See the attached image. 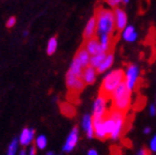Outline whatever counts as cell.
<instances>
[{"label": "cell", "instance_id": "cell-9", "mask_svg": "<svg viewBox=\"0 0 156 155\" xmlns=\"http://www.w3.org/2000/svg\"><path fill=\"white\" fill-rule=\"evenodd\" d=\"M115 20V30L123 31L127 26V15L122 8H116L113 11Z\"/></svg>", "mask_w": 156, "mask_h": 155}, {"label": "cell", "instance_id": "cell-7", "mask_svg": "<svg viewBox=\"0 0 156 155\" xmlns=\"http://www.w3.org/2000/svg\"><path fill=\"white\" fill-rule=\"evenodd\" d=\"M105 116H100V115H92V122H93V130H94V136H96L99 140L104 141L108 139V134L105 131L104 126V120Z\"/></svg>", "mask_w": 156, "mask_h": 155}, {"label": "cell", "instance_id": "cell-14", "mask_svg": "<svg viewBox=\"0 0 156 155\" xmlns=\"http://www.w3.org/2000/svg\"><path fill=\"white\" fill-rule=\"evenodd\" d=\"M34 133L36 132H34L33 128H23L22 132H21L20 136H19V143L23 146H27L29 144H31L33 139H34Z\"/></svg>", "mask_w": 156, "mask_h": 155}, {"label": "cell", "instance_id": "cell-1", "mask_svg": "<svg viewBox=\"0 0 156 155\" xmlns=\"http://www.w3.org/2000/svg\"><path fill=\"white\" fill-rule=\"evenodd\" d=\"M95 18H96V34H111L115 31V20L114 13L111 10H108L102 7L96 8L95 10Z\"/></svg>", "mask_w": 156, "mask_h": 155}, {"label": "cell", "instance_id": "cell-22", "mask_svg": "<svg viewBox=\"0 0 156 155\" xmlns=\"http://www.w3.org/2000/svg\"><path fill=\"white\" fill-rule=\"evenodd\" d=\"M57 49H58V38L57 37H52V38L49 39L48 45H47V53L49 56H52L57 51Z\"/></svg>", "mask_w": 156, "mask_h": 155}, {"label": "cell", "instance_id": "cell-10", "mask_svg": "<svg viewBox=\"0 0 156 155\" xmlns=\"http://www.w3.org/2000/svg\"><path fill=\"white\" fill-rule=\"evenodd\" d=\"M78 141H79V128H76V126H74V128L71 130V132H70V134L68 135V137H66V143L63 145V151L66 153L72 152L73 149H74L75 146H76V144H78Z\"/></svg>", "mask_w": 156, "mask_h": 155}, {"label": "cell", "instance_id": "cell-29", "mask_svg": "<svg viewBox=\"0 0 156 155\" xmlns=\"http://www.w3.org/2000/svg\"><path fill=\"white\" fill-rule=\"evenodd\" d=\"M37 154V146L32 145L29 150V152L27 153V155H36Z\"/></svg>", "mask_w": 156, "mask_h": 155}, {"label": "cell", "instance_id": "cell-6", "mask_svg": "<svg viewBox=\"0 0 156 155\" xmlns=\"http://www.w3.org/2000/svg\"><path fill=\"white\" fill-rule=\"evenodd\" d=\"M140 79V68L136 64H129L125 71L124 75V83L126 88L132 92L136 88V84Z\"/></svg>", "mask_w": 156, "mask_h": 155}, {"label": "cell", "instance_id": "cell-11", "mask_svg": "<svg viewBox=\"0 0 156 155\" xmlns=\"http://www.w3.org/2000/svg\"><path fill=\"white\" fill-rule=\"evenodd\" d=\"M83 47L84 49L89 52L91 57L92 56H95V54L100 53V52H102V48H101V45H100V41L98 38H92L90 40H87V41H84L83 43Z\"/></svg>", "mask_w": 156, "mask_h": 155}, {"label": "cell", "instance_id": "cell-37", "mask_svg": "<svg viewBox=\"0 0 156 155\" xmlns=\"http://www.w3.org/2000/svg\"><path fill=\"white\" fill-rule=\"evenodd\" d=\"M23 36H24V37H27V36H28V32H27V31H24V32H23Z\"/></svg>", "mask_w": 156, "mask_h": 155}, {"label": "cell", "instance_id": "cell-28", "mask_svg": "<svg viewBox=\"0 0 156 155\" xmlns=\"http://www.w3.org/2000/svg\"><path fill=\"white\" fill-rule=\"evenodd\" d=\"M150 149L152 152H156V135L152 139V141H151L150 143Z\"/></svg>", "mask_w": 156, "mask_h": 155}, {"label": "cell", "instance_id": "cell-18", "mask_svg": "<svg viewBox=\"0 0 156 155\" xmlns=\"http://www.w3.org/2000/svg\"><path fill=\"white\" fill-rule=\"evenodd\" d=\"M113 62H114V54H113V52L111 51V52H108V53L106 54V57L103 60V62L101 63V66L96 69V72H98V73H104L105 71H108V69L111 68Z\"/></svg>", "mask_w": 156, "mask_h": 155}, {"label": "cell", "instance_id": "cell-12", "mask_svg": "<svg viewBox=\"0 0 156 155\" xmlns=\"http://www.w3.org/2000/svg\"><path fill=\"white\" fill-rule=\"evenodd\" d=\"M95 34H96V18H95V16H93V17H91V18L89 19L87 26L84 28V31H83L84 41L94 38Z\"/></svg>", "mask_w": 156, "mask_h": 155}, {"label": "cell", "instance_id": "cell-4", "mask_svg": "<svg viewBox=\"0 0 156 155\" xmlns=\"http://www.w3.org/2000/svg\"><path fill=\"white\" fill-rule=\"evenodd\" d=\"M108 114L114 121V130H113L110 137L115 141L121 136L122 132H123L124 125H125V113L116 110H111V112Z\"/></svg>", "mask_w": 156, "mask_h": 155}, {"label": "cell", "instance_id": "cell-24", "mask_svg": "<svg viewBox=\"0 0 156 155\" xmlns=\"http://www.w3.org/2000/svg\"><path fill=\"white\" fill-rule=\"evenodd\" d=\"M18 143H19V140H17V139H13L11 141V143L8 145L7 155H16L17 150H18Z\"/></svg>", "mask_w": 156, "mask_h": 155}, {"label": "cell", "instance_id": "cell-21", "mask_svg": "<svg viewBox=\"0 0 156 155\" xmlns=\"http://www.w3.org/2000/svg\"><path fill=\"white\" fill-rule=\"evenodd\" d=\"M108 53L104 52V51H102V52H100V53L95 54V56H92L90 59V66L93 67L94 69H98L100 66H101V63L103 62V60L105 59V57H106V54Z\"/></svg>", "mask_w": 156, "mask_h": 155}, {"label": "cell", "instance_id": "cell-3", "mask_svg": "<svg viewBox=\"0 0 156 155\" xmlns=\"http://www.w3.org/2000/svg\"><path fill=\"white\" fill-rule=\"evenodd\" d=\"M131 94L132 92L126 88L124 81L112 93V110H116L126 113L131 106Z\"/></svg>", "mask_w": 156, "mask_h": 155}, {"label": "cell", "instance_id": "cell-16", "mask_svg": "<svg viewBox=\"0 0 156 155\" xmlns=\"http://www.w3.org/2000/svg\"><path fill=\"white\" fill-rule=\"evenodd\" d=\"M76 59L80 61V63L82 64V67H83V69H85L87 67L90 66V59H91V56L89 54V52H87L85 49H84V47L82 45L81 48L79 49L78 52L75 53L74 56Z\"/></svg>", "mask_w": 156, "mask_h": 155}, {"label": "cell", "instance_id": "cell-20", "mask_svg": "<svg viewBox=\"0 0 156 155\" xmlns=\"http://www.w3.org/2000/svg\"><path fill=\"white\" fill-rule=\"evenodd\" d=\"M69 71L71 72V73H73L74 75H76V77H80L82 78V73H83V67H82V64L80 63V61H79L76 58H73L72 62H71V64H70V68H69Z\"/></svg>", "mask_w": 156, "mask_h": 155}, {"label": "cell", "instance_id": "cell-35", "mask_svg": "<svg viewBox=\"0 0 156 155\" xmlns=\"http://www.w3.org/2000/svg\"><path fill=\"white\" fill-rule=\"evenodd\" d=\"M47 155H54V154H53V152H48L47 153Z\"/></svg>", "mask_w": 156, "mask_h": 155}, {"label": "cell", "instance_id": "cell-15", "mask_svg": "<svg viewBox=\"0 0 156 155\" xmlns=\"http://www.w3.org/2000/svg\"><path fill=\"white\" fill-rule=\"evenodd\" d=\"M82 128H83L85 134L89 139L94 137V130H93V122H92V116L90 114H85L82 119Z\"/></svg>", "mask_w": 156, "mask_h": 155}, {"label": "cell", "instance_id": "cell-32", "mask_svg": "<svg viewBox=\"0 0 156 155\" xmlns=\"http://www.w3.org/2000/svg\"><path fill=\"white\" fill-rule=\"evenodd\" d=\"M137 155H148V152H147L146 149H142L140 152H138Z\"/></svg>", "mask_w": 156, "mask_h": 155}, {"label": "cell", "instance_id": "cell-2", "mask_svg": "<svg viewBox=\"0 0 156 155\" xmlns=\"http://www.w3.org/2000/svg\"><path fill=\"white\" fill-rule=\"evenodd\" d=\"M124 75H125V72L122 69H116V70H112V71L108 72L102 81L99 94L108 99L111 98L112 93L114 92L117 87L124 81Z\"/></svg>", "mask_w": 156, "mask_h": 155}, {"label": "cell", "instance_id": "cell-19", "mask_svg": "<svg viewBox=\"0 0 156 155\" xmlns=\"http://www.w3.org/2000/svg\"><path fill=\"white\" fill-rule=\"evenodd\" d=\"M100 45H101V48L104 52H111L112 51V45H113V42H112V36L111 34H102L100 36L99 38Z\"/></svg>", "mask_w": 156, "mask_h": 155}, {"label": "cell", "instance_id": "cell-36", "mask_svg": "<svg viewBox=\"0 0 156 155\" xmlns=\"http://www.w3.org/2000/svg\"><path fill=\"white\" fill-rule=\"evenodd\" d=\"M122 1H123V3H127L129 1V0H122Z\"/></svg>", "mask_w": 156, "mask_h": 155}, {"label": "cell", "instance_id": "cell-26", "mask_svg": "<svg viewBox=\"0 0 156 155\" xmlns=\"http://www.w3.org/2000/svg\"><path fill=\"white\" fill-rule=\"evenodd\" d=\"M105 1H106V3H108V5L111 7V8H113V9L120 8L121 3L123 2L122 0H105Z\"/></svg>", "mask_w": 156, "mask_h": 155}, {"label": "cell", "instance_id": "cell-33", "mask_svg": "<svg viewBox=\"0 0 156 155\" xmlns=\"http://www.w3.org/2000/svg\"><path fill=\"white\" fill-rule=\"evenodd\" d=\"M144 133H145V134H150V133H151V128H148V126H147V128H144Z\"/></svg>", "mask_w": 156, "mask_h": 155}, {"label": "cell", "instance_id": "cell-13", "mask_svg": "<svg viewBox=\"0 0 156 155\" xmlns=\"http://www.w3.org/2000/svg\"><path fill=\"white\" fill-rule=\"evenodd\" d=\"M96 75H98V72H96V69H94L93 67H87L85 69H83V73H82V80L85 84L87 85H91L93 84L96 80Z\"/></svg>", "mask_w": 156, "mask_h": 155}, {"label": "cell", "instance_id": "cell-31", "mask_svg": "<svg viewBox=\"0 0 156 155\" xmlns=\"http://www.w3.org/2000/svg\"><path fill=\"white\" fill-rule=\"evenodd\" d=\"M87 155H99V153H98V151L94 149H91L89 152H87Z\"/></svg>", "mask_w": 156, "mask_h": 155}, {"label": "cell", "instance_id": "cell-5", "mask_svg": "<svg viewBox=\"0 0 156 155\" xmlns=\"http://www.w3.org/2000/svg\"><path fill=\"white\" fill-rule=\"evenodd\" d=\"M66 84L68 90H69L70 94H73V96H78L79 93L82 92V90L84 89V85H85V83L82 80V78L76 77V75H74L70 71L66 72Z\"/></svg>", "mask_w": 156, "mask_h": 155}, {"label": "cell", "instance_id": "cell-17", "mask_svg": "<svg viewBox=\"0 0 156 155\" xmlns=\"http://www.w3.org/2000/svg\"><path fill=\"white\" fill-rule=\"evenodd\" d=\"M122 37L127 42H135L137 40L138 33L133 26H126L125 29L122 31Z\"/></svg>", "mask_w": 156, "mask_h": 155}, {"label": "cell", "instance_id": "cell-30", "mask_svg": "<svg viewBox=\"0 0 156 155\" xmlns=\"http://www.w3.org/2000/svg\"><path fill=\"white\" fill-rule=\"evenodd\" d=\"M150 114L152 116L156 115V105H150Z\"/></svg>", "mask_w": 156, "mask_h": 155}, {"label": "cell", "instance_id": "cell-27", "mask_svg": "<svg viewBox=\"0 0 156 155\" xmlns=\"http://www.w3.org/2000/svg\"><path fill=\"white\" fill-rule=\"evenodd\" d=\"M16 22H17V19H16V17H10L8 20H7V22H6V27L7 28H12V27H15V24H16Z\"/></svg>", "mask_w": 156, "mask_h": 155}, {"label": "cell", "instance_id": "cell-25", "mask_svg": "<svg viewBox=\"0 0 156 155\" xmlns=\"http://www.w3.org/2000/svg\"><path fill=\"white\" fill-rule=\"evenodd\" d=\"M47 144H48V141H47V137L44 135H39L36 140V146L37 149L39 150H44L47 147Z\"/></svg>", "mask_w": 156, "mask_h": 155}, {"label": "cell", "instance_id": "cell-23", "mask_svg": "<svg viewBox=\"0 0 156 155\" xmlns=\"http://www.w3.org/2000/svg\"><path fill=\"white\" fill-rule=\"evenodd\" d=\"M61 111H62V113L64 114V115L70 116V117L74 116V114H75L74 107H73L71 104H66V103L61 104Z\"/></svg>", "mask_w": 156, "mask_h": 155}, {"label": "cell", "instance_id": "cell-8", "mask_svg": "<svg viewBox=\"0 0 156 155\" xmlns=\"http://www.w3.org/2000/svg\"><path fill=\"white\" fill-rule=\"evenodd\" d=\"M108 114V98L99 94L93 104V115L104 116Z\"/></svg>", "mask_w": 156, "mask_h": 155}, {"label": "cell", "instance_id": "cell-34", "mask_svg": "<svg viewBox=\"0 0 156 155\" xmlns=\"http://www.w3.org/2000/svg\"><path fill=\"white\" fill-rule=\"evenodd\" d=\"M19 155H27V152H26V150H21L20 151V154Z\"/></svg>", "mask_w": 156, "mask_h": 155}]
</instances>
